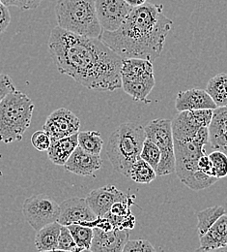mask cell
I'll return each instance as SVG.
<instances>
[{"instance_id":"cell-31","label":"cell","mask_w":227,"mask_h":252,"mask_svg":"<svg viewBox=\"0 0 227 252\" xmlns=\"http://www.w3.org/2000/svg\"><path fill=\"white\" fill-rule=\"evenodd\" d=\"M31 144L37 151L47 152L51 144V140L45 130H40L31 136Z\"/></svg>"},{"instance_id":"cell-21","label":"cell","mask_w":227,"mask_h":252,"mask_svg":"<svg viewBox=\"0 0 227 252\" xmlns=\"http://www.w3.org/2000/svg\"><path fill=\"white\" fill-rule=\"evenodd\" d=\"M61 224L57 221L50 223L37 231L35 247L38 252H57L58 237Z\"/></svg>"},{"instance_id":"cell-22","label":"cell","mask_w":227,"mask_h":252,"mask_svg":"<svg viewBox=\"0 0 227 252\" xmlns=\"http://www.w3.org/2000/svg\"><path fill=\"white\" fill-rule=\"evenodd\" d=\"M206 93L211 96L217 107L227 106V74L221 73L207 84Z\"/></svg>"},{"instance_id":"cell-37","label":"cell","mask_w":227,"mask_h":252,"mask_svg":"<svg viewBox=\"0 0 227 252\" xmlns=\"http://www.w3.org/2000/svg\"><path fill=\"white\" fill-rule=\"evenodd\" d=\"M128 4H130L131 7H138L146 3L147 0H125Z\"/></svg>"},{"instance_id":"cell-30","label":"cell","mask_w":227,"mask_h":252,"mask_svg":"<svg viewBox=\"0 0 227 252\" xmlns=\"http://www.w3.org/2000/svg\"><path fill=\"white\" fill-rule=\"evenodd\" d=\"M57 251L60 252H78L76 242L68 229L67 226L61 225L60 234L58 237V245Z\"/></svg>"},{"instance_id":"cell-27","label":"cell","mask_w":227,"mask_h":252,"mask_svg":"<svg viewBox=\"0 0 227 252\" xmlns=\"http://www.w3.org/2000/svg\"><path fill=\"white\" fill-rule=\"evenodd\" d=\"M161 158H162V154L158 146L153 141L146 138L143 143L140 158H142L144 161L150 164L155 169V171H157L161 161Z\"/></svg>"},{"instance_id":"cell-25","label":"cell","mask_w":227,"mask_h":252,"mask_svg":"<svg viewBox=\"0 0 227 252\" xmlns=\"http://www.w3.org/2000/svg\"><path fill=\"white\" fill-rule=\"evenodd\" d=\"M157 177L155 169L142 158H139L132 164L129 178L136 184H150Z\"/></svg>"},{"instance_id":"cell-11","label":"cell","mask_w":227,"mask_h":252,"mask_svg":"<svg viewBox=\"0 0 227 252\" xmlns=\"http://www.w3.org/2000/svg\"><path fill=\"white\" fill-rule=\"evenodd\" d=\"M95 6L101 28L105 32L118 30L133 8L125 0H95Z\"/></svg>"},{"instance_id":"cell-36","label":"cell","mask_w":227,"mask_h":252,"mask_svg":"<svg viewBox=\"0 0 227 252\" xmlns=\"http://www.w3.org/2000/svg\"><path fill=\"white\" fill-rule=\"evenodd\" d=\"M198 168L201 172H203L204 174L210 176V177H214L213 176V165L212 162L210 160V158L208 156L204 155L198 160Z\"/></svg>"},{"instance_id":"cell-12","label":"cell","mask_w":227,"mask_h":252,"mask_svg":"<svg viewBox=\"0 0 227 252\" xmlns=\"http://www.w3.org/2000/svg\"><path fill=\"white\" fill-rule=\"evenodd\" d=\"M97 219L86 198L73 197L60 204V214L57 222L64 226L81 224L94 228Z\"/></svg>"},{"instance_id":"cell-5","label":"cell","mask_w":227,"mask_h":252,"mask_svg":"<svg viewBox=\"0 0 227 252\" xmlns=\"http://www.w3.org/2000/svg\"><path fill=\"white\" fill-rule=\"evenodd\" d=\"M34 103L19 90H14L0 101V142L22 141L32 120Z\"/></svg>"},{"instance_id":"cell-18","label":"cell","mask_w":227,"mask_h":252,"mask_svg":"<svg viewBox=\"0 0 227 252\" xmlns=\"http://www.w3.org/2000/svg\"><path fill=\"white\" fill-rule=\"evenodd\" d=\"M209 143L216 151L227 155V106L217 107L209 126Z\"/></svg>"},{"instance_id":"cell-23","label":"cell","mask_w":227,"mask_h":252,"mask_svg":"<svg viewBox=\"0 0 227 252\" xmlns=\"http://www.w3.org/2000/svg\"><path fill=\"white\" fill-rule=\"evenodd\" d=\"M226 214V209L223 206H214L203 211L196 212L195 216L198 220L197 232L198 236H203L222 216Z\"/></svg>"},{"instance_id":"cell-20","label":"cell","mask_w":227,"mask_h":252,"mask_svg":"<svg viewBox=\"0 0 227 252\" xmlns=\"http://www.w3.org/2000/svg\"><path fill=\"white\" fill-rule=\"evenodd\" d=\"M77 146V133L52 141L47 151L48 158L53 164L64 166Z\"/></svg>"},{"instance_id":"cell-28","label":"cell","mask_w":227,"mask_h":252,"mask_svg":"<svg viewBox=\"0 0 227 252\" xmlns=\"http://www.w3.org/2000/svg\"><path fill=\"white\" fill-rule=\"evenodd\" d=\"M209 158L213 165V176L218 180L227 176V155L221 151L210 154Z\"/></svg>"},{"instance_id":"cell-8","label":"cell","mask_w":227,"mask_h":252,"mask_svg":"<svg viewBox=\"0 0 227 252\" xmlns=\"http://www.w3.org/2000/svg\"><path fill=\"white\" fill-rule=\"evenodd\" d=\"M146 138L153 141L161 151L162 158L156 171L158 177L175 173V150L170 120L157 119L144 126Z\"/></svg>"},{"instance_id":"cell-3","label":"cell","mask_w":227,"mask_h":252,"mask_svg":"<svg viewBox=\"0 0 227 252\" xmlns=\"http://www.w3.org/2000/svg\"><path fill=\"white\" fill-rule=\"evenodd\" d=\"M209 143V127H202L193 139L174 140L175 173L179 180L193 190L208 189L218 182L198 168V160L205 155L204 146Z\"/></svg>"},{"instance_id":"cell-35","label":"cell","mask_w":227,"mask_h":252,"mask_svg":"<svg viewBox=\"0 0 227 252\" xmlns=\"http://www.w3.org/2000/svg\"><path fill=\"white\" fill-rule=\"evenodd\" d=\"M11 23V15L8 7L0 0V34L7 30Z\"/></svg>"},{"instance_id":"cell-32","label":"cell","mask_w":227,"mask_h":252,"mask_svg":"<svg viewBox=\"0 0 227 252\" xmlns=\"http://www.w3.org/2000/svg\"><path fill=\"white\" fill-rule=\"evenodd\" d=\"M124 252H154L155 248L149 241L146 240H133L128 241L124 247Z\"/></svg>"},{"instance_id":"cell-34","label":"cell","mask_w":227,"mask_h":252,"mask_svg":"<svg viewBox=\"0 0 227 252\" xmlns=\"http://www.w3.org/2000/svg\"><path fill=\"white\" fill-rule=\"evenodd\" d=\"M14 90H16V88L10 76L0 73V101Z\"/></svg>"},{"instance_id":"cell-26","label":"cell","mask_w":227,"mask_h":252,"mask_svg":"<svg viewBox=\"0 0 227 252\" xmlns=\"http://www.w3.org/2000/svg\"><path fill=\"white\" fill-rule=\"evenodd\" d=\"M77 142L79 148L92 155H100L103 146L101 134L98 131H83L77 133Z\"/></svg>"},{"instance_id":"cell-10","label":"cell","mask_w":227,"mask_h":252,"mask_svg":"<svg viewBox=\"0 0 227 252\" xmlns=\"http://www.w3.org/2000/svg\"><path fill=\"white\" fill-rule=\"evenodd\" d=\"M213 111L211 109L183 111L171 121L174 140H188L195 138L202 127H209Z\"/></svg>"},{"instance_id":"cell-6","label":"cell","mask_w":227,"mask_h":252,"mask_svg":"<svg viewBox=\"0 0 227 252\" xmlns=\"http://www.w3.org/2000/svg\"><path fill=\"white\" fill-rule=\"evenodd\" d=\"M58 27L80 36L100 38L95 0H57L54 7Z\"/></svg>"},{"instance_id":"cell-24","label":"cell","mask_w":227,"mask_h":252,"mask_svg":"<svg viewBox=\"0 0 227 252\" xmlns=\"http://www.w3.org/2000/svg\"><path fill=\"white\" fill-rule=\"evenodd\" d=\"M70 230L78 252H90L93 240V228L81 224H71L67 226Z\"/></svg>"},{"instance_id":"cell-4","label":"cell","mask_w":227,"mask_h":252,"mask_svg":"<svg viewBox=\"0 0 227 252\" xmlns=\"http://www.w3.org/2000/svg\"><path fill=\"white\" fill-rule=\"evenodd\" d=\"M146 139L144 126L137 123H125L110 135L106 145V156L114 170L130 177L132 164L140 158Z\"/></svg>"},{"instance_id":"cell-29","label":"cell","mask_w":227,"mask_h":252,"mask_svg":"<svg viewBox=\"0 0 227 252\" xmlns=\"http://www.w3.org/2000/svg\"><path fill=\"white\" fill-rule=\"evenodd\" d=\"M107 219L109 222L111 223L113 229H118V230H131L135 226V217L130 214L129 216H115L110 214L109 212L105 214L103 217Z\"/></svg>"},{"instance_id":"cell-15","label":"cell","mask_w":227,"mask_h":252,"mask_svg":"<svg viewBox=\"0 0 227 252\" xmlns=\"http://www.w3.org/2000/svg\"><path fill=\"white\" fill-rule=\"evenodd\" d=\"M93 240L90 252H122L125 245L129 241V230L112 229L103 231L93 228Z\"/></svg>"},{"instance_id":"cell-14","label":"cell","mask_w":227,"mask_h":252,"mask_svg":"<svg viewBox=\"0 0 227 252\" xmlns=\"http://www.w3.org/2000/svg\"><path fill=\"white\" fill-rule=\"evenodd\" d=\"M130 196V194H126L110 185L92 190L87 195L86 200L98 218H103L110 211L114 203L127 201Z\"/></svg>"},{"instance_id":"cell-33","label":"cell","mask_w":227,"mask_h":252,"mask_svg":"<svg viewBox=\"0 0 227 252\" xmlns=\"http://www.w3.org/2000/svg\"><path fill=\"white\" fill-rule=\"evenodd\" d=\"M7 7L13 6L24 11L36 9L44 0H1Z\"/></svg>"},{"instance_id":"cell-16","label":"cell","mask_w":227,"mask_h":252,"mask_svg":"<svg viewBox=\"0 0 227 252\" xmlns=\"http://www.w3.org/2000/svg\"><path fill=\"white\" fill-rule=\"evenodd\" d=\"M102 160L100 155H92L78 146L63 166L67 172L81 177H91L101 168Z\"/></svg>"},{"instance_id":"cell-2","label":"cell","mask_w":227,"mask_h":252,"mask_svg":"<svg viewBox=\"0 0 227 252\" xmlns=\"http://www.w3.org/2000/svg\"><path fill=\"white\" fill-rule=\"evenodd\" d=\"M172 26L173 22L163 14L162 4L144 3L131 9L118 30L102 31L100 39L122 59L153 62L161 56Z\"/></svg>"},{"instance_id":"cell-19","label":"cell","mask_w":227,"mask_h":252,"mask_svg":"<svg viewBox=\"0 0 227 252\" xmlns=\"http://www.w3.org/2000/svg\"><path fill=\"white\" fill-rule=\"evenodd\" d=\"M200 248L197 252L221 251L227 248V215L222 216L201 237Z\"/></svg>"},{"instance_id":"cell-13","label":"cell","mask_w":227,"mask_h":252,"mask_svg":"<svg viewBox=\"0 0 227 252\" xmlns=\"http://www.w3.org/2000/svg\"><path fill=\"white\" fill-rule=\"evenodd\" d=\"M80 128L79 119L70 110L60 108L53 111L46 120L43 126L51 142L78 133Z\"/></svg>"},{"instance_id":"cell-17","label":"cell","mask_w":227,"mask_h":252,"mask_svg":"<svg viewBox=\"0 0 227 252\" xmlns=\"http://www.w3.org/2000/svg\"><path fill=\"white\" fill-rule=\"evenodd\" d=\"M175 108L178 112L183 111H194L211 109L215 110L217 105L206 93V91L192 89L185 92H180L175 100Z\"/></svg>"},{"instance_id":"cell-1","label":"cell","mask_w":227,"mask_h":252,"mask_svg":"<svg viewBox=\"0 0 227 252\" xmlns=\"http://www.w3.org/2000/svg\"><path fill=\"white\" fill-rule=\"evenodd\" d=\"M48 48L59 73L86 89L97 92L121 89L123 59L100 38L80 36L56 27L50 32Z\"/></svg>"},{"instance_id":"cell-7","label":"cell","mask_w":227,"mask_h":252,"mask_svg":"<svg viewBox=\"0 0 227 252\" xmlns=\"http://www.w3.org/2000/svg\"><path fill=\"white\" fill-rule=\"evenodd\" d=\"M121 88L134 101L151 103L148 96L156 85L153 63L145 59H123Z\"/></svg>"},{"instance_id":"cell-9","label":"cell","mask_w":227,"mask_h":252,"mask_svg":"<svg viewBox=\"0 0 227 252\" xmlns=\"http://www.w3.org/2000/svg\"><path fill=\"white\" fill-rule=\"evenodd\" d=\"M23 214L26 222L38 231L44 226L58 220L60 205L47 194H35L24 202Z\"/></svg>"}]
</instances>
